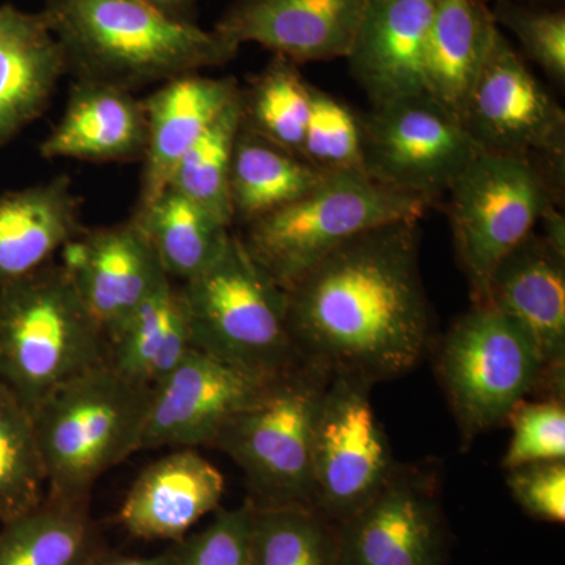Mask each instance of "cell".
I'll return each instance as SVG.
<instances>
[{
    "label": "cell",
    "mask_w": 565,
    "mask_h": 565,
    "mask_svg": "<svg viewBox=\"0 0 565 565\" xmlns=\"http://www.w3.org/2000/svg\"><path fill=\"white\" fill-rule=\"evenodd\" d=\"M419 243V221L386 223L289 286L288 327L300 359L373 384L415 367L433 341Z\"/></svg>",
    "instance_id": "obj_1"
},
{
    "label": "cell",
    "mask_w": 565,
    "mask_h": 565,
    "mask_svg": "<svg viewBox=\"0 0 565 565\" xmlns=\"http://www.w3.org/2000/svg\"><path fill=\"white\" fill-rule=\"evenodd\" d=\"M41 13L74 79L128 92L226 65L241 50L139 0H47Z\"/></svg>",
    "instance_id": "obj_2"
},
{
    "label": "cell",
    "mask_w": 565,
    "mask_h": 565,
    "mask_svg": "<svg viewBox=\"0 0 565 565\" xmlns=\"http://www.w3.org/2000/svg\"><path fill=\"white\" fill-rule=\"evenodd\" d=\"M150 397L109 363L50 394L32 414L46 497L88 505L96 481L140 451Z\"/></svg>",
    "instance_id": "obj_3"
},
{
    "label": "cell",
    "mask_w": 565,
    "mask_h": 565,
    "mask_svg": "<svg viewBox=\"0 0 565 565\" xmlns=\"http://www.w3.org/2000/svg\"><path fill=\"white\" fill-rule=\"evenodd\" d=\"M109 363V341L61 264L0 288V382L31 414L55 390Z\"/></svg>",
    "instance_id": "obj_4"
},
{
    "label": "cell",
    "mask_w": 565,
    "mask_h": 565,
    "mask_svg": "<svg viewBox=\"0 0 565 565\" xmlns=\"http://www.w3.org/2000/svg\"><path fill=\"white\" fill-rule=\"evenodd\" d=\"M192 349L256 381L302 362L289 333L288 292L258 266L237 234L180 288Z\"/></svg>",
    "instance_id": "obj_5"
},
{
    "label": "cell",
    "mask_w": 565,
    "mask_h": 565,
    "mask_svg": "<svg viewBox=\"0 0 565 565\" xmlns=\"http://www.w3.org/2000/svg\"><path fill=\"white\" fill-rule=\"evenodd\" d=\"M332 373L326 364L302 360L267 382L212 444L243 471L253 508L315 509V424Z\"/></svg>",
    "instance_id": "obj_6"
},
{
    "label": "cell",
    "mask_w": 565,
    "mask_h": 565,
    "mask_svg": "<svg viewBox=\"0 0 565 565\" xmlns=\"http://www.w3.org/2000/svg\"><path fill=\"white\" fill-rule=\"evenodd\" d=\"M430 206L363 172L327 173L313 191L248 223L237 236L253 262L288 289L352 237L386 223L422 221Z\"/></svg>",
    "instance_id": "obj_7"
},
{
    "label": "cell",
    "mask_w": 565,
    "mask_h": 565,
    "mask_svg": "<svg viewBox=\"0 0 565 565\" xmlns=\"http://www.w3.org/2000/svg\"><path fill=\"white\" fill-rule=\"evenodd\" d=\"M446 195L457 258L473 305H479L498 264L535 232L546 207L557 203L556 188L544 167L531 159L479 152Z\"/></svg>",
    "instance_id": "obj_8"
},
{
    "label": "cell",
    "mask_w": 565,
    "mask_h": 565,
    "mask_svg": "<svg viewBox=\"0 0 565 565\" xmlns=\"http://www.w3.org/2000/svg\"><path fill=\"white\" fill-rule=\"evenodd\" d=\"M435 367L467 441L508 422L548 377L525 332L490 305H473L452 323Z\"/></svg>",
    "instance_id": "obj_9"
},
{
    "label": "cell",
    "mask_w": 565,
    "mask_h": 565,
    "mask_svg": "<svg viewBox=\"0 0 565 565\" xmlns=\"http://www.w3.org/2000/svg\"><path fill=\"white\" fill-rule=\"evenodd\" d=\"M360 128L366 177L433 204L481 152L462 122L427 93L371 104Z\"/></svg>",
    "instance_id": "obj_10"
},
{
    "label": "cell",
    "mask_w": 565,
    "mask_h": 565,
    "mask_svg": "<svg viewBox=\"0 0 565 565\" xmlns=\"http://www.w3.org/2000/svg\"><path fill=\"white\" fill-rule=\"evenodd\" d=\"M373 382L333 371L316 416L315 509L343 522L388 481L396 462L371 403Z\"/></svg>",
    "instance_id": "obj_11"
},
{
    "label": "cell",
    "mask_w": 565,
    "mask_h": 565,
    "mask_svg": "<svg viewBox=\"0 0 565 565\" xmlns=\"http://www.w3.org/2000/svg\"><path fill=\"white\" fill-rule=\"evenodd\" d=\"M462 126L481 152L544 161L564 180L565 111L501 29L465 103Z\"/></svg>",
    "instance_id": "obj_12"
},
{
    "label": "cell",
    "mask_w": 565,
    "mask_h": 565,
    "mask_svg": "<svg viewBox=\"0 0 565 565\" xmlns=\"http://www.w3.org/2000/svg\"><path fill=\"white\" fill-rule=\"evenodd\" d=\"M435 476L396 465L382 489L337 525V565H441L445 520Z\"/></svg>",
    "instance_id": "obj_13"
},
{
    "label": "cell",
    "mask_w": 565,
    "mask_h": 565,
    "mask_svg": "<svg viewBox=\"0 0 565 565\" xmlns=\"http://www.w3.org/2000/svg\"><path fill=\"white\" fill-rule=\"evenodd\" d=\"M266 384L191 349L151 388L140 451L212 446L226 423L250 405Z\"/></svg>",
    "instance_id": "obj_14"
},
{
    "label": "cell",
    "mask_w": 565,
    "mask_h": 565,
    "mask_svg": "<svg viewBox=\"0 0 565 565\" xmlns=\"http://www.w3.org/2000/svg\"><path fill=\"white\" fill-rule=\"evenodd\" d=\"M61 266L107 340L162 278V269L139 223L82 230L61 252Z\"/></svg>",
    "instance_id": "obj_15"
},
{
    "label": "cell",
    "mask_w": 565,
    "mask_h": 565,
    "mask_svg": "<svg viewBox=\"0 0 565 565\" xmlns=\"http://www.w3.org/2000/svg\"><path fill=\"white\" fill-rule=\"evenodd\" d=\"M370 0H234L212 31L300 63L348 58Z\"/></svg>",
    "instance_id": "obj_16"
},
{
    "label": "cell",
    "mask_w": 565,
    "mask_h": 565,
    "mask_svg": "<svg viewBox=\"0 0 565 565\" xmlns=\"http://www.w3.org/2000/svg\"><path fill=\"white\" fill-rule=\"evenodd\" d=\"M525 332L548 377L564 381L565 256L541 234L527 236L498 264L487 285L484 302Z\"/></svg>",
    "instance_id": "obj_17"
},
{
    "label": "cell",
    "mask_w": 565,
    "mask_h": 565,
    "mask_svg": "<svg viewBox=\"0 0 565 565\" xmlns=\"http://www.w3.org/2000/svg\"><path fill=\"white\" fill-rule=\"evenodd\" d=\"M435 0H370L348 58L371 104L426 93Z\"/></svg>",
    "instance_id": "obj_18"
},
{
    "label": "cell",
    "mask_w": 565,
    "mask_h": 565,
    "mask_svg": "<svg viewBox=\"0 0 565 565\" xmlns=\"http://www.w3.org/2000/svg\"><path fill=\"white\" fill-rule=\"evenodd\" d=\"M225 481L217 468L182 448L145 468L126 494L118 522L145 541H182L204 515L217 511Z\"/></svg>",
    "instance_id": "obj_19"
},
{
    "label": "cell",
    "mask_w": 565,
    "mask_h": 565,
    "mask_svg": "<svg viewBox=\"0 0 565 565\" xmlns=\"http://www.w3.org/2000/svg\"><path fill=\"white\" fill-rule=\"evenodd\" d=\"M239 92L234 77L191 73L163 82L143 99L148 140L137 210H143L166 191L185 152Z\"/></svg>",
    "instance_id": "obj_20"
},
{
    "label": "cell",
    "mask_w": 565,
    "mask_h": 565,
    "mask_svg": "<svg viewBox=\"0 0 565 565\" xmlns=\"http://www.w3.org/2000/svg\"><path fill=\"white\" fill-rule=\"evenodd\" d=\"M148 122L143 99L110 85L74 81L68 103L47 139L44 159L132 162L143 159Z\"/></svg>",
    "instance_id": "obj_21"
},
{
    "label": "cell",
    "mask_w": 565,
    "mask_h": 565,
    "mask_svg": "<svg viewBox=\"0 0 565 565\" xmlns=\"http://www.w3.org/2000/svg\"><path fill=\"white\" fill-rule=\"evenodd\" d=\"M66 73L44 14L0 7V147L44 114Z\"/></svg>",
    "instance_id": "obj_22"
},
{
    "label": "cell",
    "mask_w": 565,
    "mask_h": 565,
    "mask_svg": "<svg viewBox=\"0 0 565 565\" xmlns=\"http://www.w3.org/2000/svg\"><path fill=\"white\" fill-rule=\"evenodd\" d=\"M82 230L70 178L0 195V288L51 264Z\"/></svg>",
    "instance_id": "obj_23"
},
{
    "label": "cell",
    "mask_w": 565,
    "mask_h": 565,
    "mask_svg": "<svg viewBox=\"0 0 565 565\" xmlns=\"http://www.w3.org/2000/svg\"><path fill=\"white\" fill-rule=\"evenodd\" d=\"M498 32L487 0H435L424 66L426 93L460 122Z\"/></svg>",
    "instance_id": "obj_24"
},
{
    "label": "cell",
    "mask_w": 565,
    "mask_h": 565,
    "mask_svg": "<svg viewBox=\"0 0 565 565\" xmlns=\"http://www.w3.org/2000/svg\"><path fill=\"white\" fill-rule=\"evenodd\" d=\"M109 364L129 381L152 388L191 351L180 288L166 277L109 337Z\"/></svg>",
    "instance_id": "obj_25"
},
{
    "label": "cell",
    "mask_w": 565,
    "mask_h": 565,
    "mask_svg": "<svg viewBox=\"0 0 565 565\" xmlns=\"http://www.w3.org/2000/svg\"><path fill=\"white\" fill-rule=\"evenodd\" d=\"M327 173L241 126L230 170L233 223L245 226L313 191Z\"/></svg>",
    "instance_id": "obj_26"
},
{
    "label": "cell",
    "mask_w": 565,
    "mask_h": 565,
    "mask_svg": "<svg viewBox=\"0 0 565 565\" xmlns=\"http://www.w3.org/2000/svg\"><path fill=\"white\" fill-rule=\"evenodd\" d=\"M132 218L172 280L185 281L207 269L233 234L221 218L173 188H167L143 210H136Z\"/></svg>",
    "instance_id": "obj_27"
},
{
    "label": "cell",
    "mask_w": 565,
    "mask_h": 565,
    "mask_svg": "<svg viewBox=\"0 0 565 565\" xmlns=\"http://www.w3.org/2000/svg\"><path fill=\"white\" fill-rule=\"evenodd\" d=\"M93 559L88 505L46 497L0 533V565H88Z\"/></svg>",
    "instance_id": "obj_28"
},
{
    "label": "cell",
    "mask_w": 565,
    "mask_h": 565,
    "mask_svg": "<svg viewBox=\"0 0 565 565\" xmlns=\"http://www.w3.org/2000/svg\"><path fill=\"white\" fill-rule=\"evenodd\" d=\"M310 85L300 74L299 65L274 55L250 87L241 88L244 128L302 158L310 117Z\"/></svg>",
    "instance_id": "obj_29"
},
{
    "label": "cell",
    "mask_w": 565,
    "mask_h": 565,
    "mask_svg": "<svg viewBox=\"0 0 565 565\" xmlns=\"http://www.w3.org/2000/svg\"><path fill=\"white\" fill-rule=\"evenodd\" d=\"M248 565H337V525L307 505H252Z\"/></svg>",
    "instance_id": "obj_30"
},
{
    "label": "cell",
    "mask_w": 565,
    "mask_h": 565,
    "mask_svg": "<svg viewBox=\"0 0 565 565\" xmlns=\"http://www.w3.org/2000/svg\"><path fill=\"white\" fill-rule=\"evenodd\" d=\"M47 481L31 412L0 382V523L35 511Z\"/></svg>",
    "instance_id": "obj_31"
},
{
    "label": "cell",
    "mask_w": 565,
    "mask_h": 565,
    "mask_svg": "<svg viewBox=\"0 0 565 565\" xmlns=\"http://www.w3.org/2000/svg\"><path fill=\"white\" fill-rule=\"evenodd\" d=\"M241 126L243 104L239 92L193 143L191 150L185 152L167 185L210 211L230 228L234 225L230 203V170Z\"/></svg>",
    "instance_id": "obj_32"
},
{
    "label": "cell",
    "mask_w": 565,
    "mask_h": 565,
    "mask_svg": "<svg viewBox=\"0 0 565 565\" xmlns=\"http://www.w3.org/2000/svg\"><path fill=\"white\" fill-rule=\"evenodd\" d=\"M302 158L322 173H364L359 111L315 85Z\"/></svg>",
    "instance_id": "obj_33"
},
{
    "label": "cell",
    "mask_w": 565,
    "mask_h": 565,
    "mask_svg": "<svg viewBox=\"0 0 565 565\" xmlns=\"http://www.w3.org/2000/svg\"><path fill=\"white\" fill-rule=\"evenodd\" d=\"M498 28L509 31L526 58L534 62L555 84L565 85L564 7H535L497 0L490 3Z\"/></svg>",
    "instance_id": "obj_34"
},
{
    "label": "cell",
    "mask_w": 565,
    "mask_h": 565,
    "mask_svg": "<svg viewBox=\"0 0 565 565\" xmlns=\"http://www.w3.org/2000/svg\"><path fill=\"white\" fill-rule=\"evenodd\" d=\"M512 438L503 459L505 470L548 460H565L563 401H522L509 415Z\"/></svg>",
    "instance_id": "obj_35"
},
{
    "label": "cell",
    "mask_w": 565,
    "mask_h": 565,
    "mask_svg": "<svg viewBox=\"0 0 565 565\" xmlns=\"http://www.w3.org/2000/svg\"><path fill=\"white\" fill-rule=\"evenodd\" d=\"M252 505L221 509L200 533L191 535L173 550L180 565H248Z\"/></svg>",
    "instance_id": "obj_36"
},
{
    "label": "cell",
    "mask_w": 565,
    "mask_h": 565,
    "mask_svg": "<svg viewBox=\"0 0 565 565\" xmlns=\"http://www.w3.org/2000/svg\"><path fill=\"white\" fill-rule=\"evenodd\" d=\"M508 471L509 490L527 514L564 523L565 460L527 463Z\"/></svg>",
    "instance_id": "obj_37"
},
{
    "label": "cell",
    "mask_w": 565,
    "mask_h": 565,
    "mask_svg": "<svg viewBox=\"0 0 565 565\" xmlns=\"http://www.w3.org/2000/svg\"><path fill=\"white\" fill-rule=\"evenodd\" d=\"M542 226V239L545 241L553 250L565 256V217L564 212L559 211L557 203L546 207L541 215L537 226Z\"/></svg>",
    "instance_id": "obj_38"
},
{
    "label": "cell",
    "mask_w": 565,
    "mask_h": 565,
    "mask_svg": "<svg viewBox=\"0 0 565 565\" xmlns=\"http://www.w3.org/2000/svg\"><path fill=\"white\" fill-rule=\"evenodd\" d=\"M177 20L192 21L199 0H139Z\"/></svg>",
    "instance_id": "obj_39"
},
{
    "label": "cell",
    "mask_w": 565,
    "mask_h": 565,
    "mask_svg": "<svg viewBox=\"0 0 565 565\" xmlns=\"http://www.w3.org/2000/svg\"><path fill=\"white\" fill-rule=\"evenodd\" d=\"M88 565H180L174 552L161 553L150 557H114V559H99L95 557Z\"/></svg>",
    "instance_id": "obj_40"
},
{
    "label": "cell",
    "mask_w": 565,
    "mask_h": 565,
    "mask_svg": "<svg viewBox=\"0 0 565 565\" xmlns=\"http://www.w3.org/2000/svg\"><path fill=\"white\" fill-rule=\"evenodd\" d=\"M487 2L492 3L497 2V0H487ZM509 2H519V3H527V6L535 7H563V0H509Z\"/></svg>",
    "instance_id": "obj_41"
}]
</instances>
